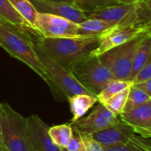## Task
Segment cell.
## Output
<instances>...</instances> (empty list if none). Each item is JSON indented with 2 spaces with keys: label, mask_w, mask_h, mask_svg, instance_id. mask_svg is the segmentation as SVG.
Here are the masks:
<instances>
[{
  "label": "cell",
  "mask_w": 151,
  "mask_h": 151,
  "mask_svg": "<svg viewBox=\"0 0 151 151\" xmlns=\"http://www.w3.org/2000/svg\"><path fill=\"white\" fill-rule=\"evenodd\" d=\"M52 59L68 68L72 63L91 54L99 37H42L36 42Z\"/></svg>",
  "instance_id": "cell-1"
},
{
  "label": "cell",
  "mask_w": 151,
  "mask_h": 151,
  "mask_svg": "<svg viewBox=\"0 0 151 151\" xmlns=\"http://www.w3.org/2000/svg\"><path fill=\"white\" fill-rule=\"evenodd\" d=\"M34 48L40 61L45 67L52 83L51 90L57 100H60L62 97L67 98L68 96L81 93L93 95L78 81L68 68L52 59L37 43L34 44Z\"/></svg>",
  "instance_id": "cell-2"
},
{
  "label": "cell",
  "mask_w": 151,
  "mask_h": 151,
  "mask_svg": "<svg viewBox=\"0 0 151 151\" xmlns=\"http://www.w3.org/2000/svg\"><path fill=\"white\" fill-rule=\"evenodd\" d=\"M0 117L5 151H33L27 132L26 117L8 103H1Z\"/></svg>",
  "instance_id": "cell-3"
},
{
  "label": "cell",
  "mask_w": 151,
  "mask_h": 151,
  "mask_svg": "<svg viewBox=\"0 0 151 151\" xmlns=\"http://www.w3.org/2000/svg\"><path fill=\"white\" fill-rule=\"evenodd\" d=\"M0 35L4 41L3 49L9 55L21 60L30 68L48 85L50 89H52V83L48 78L45 67L37 56L34 45L1 22H0Z\"/></svg>",
  "instance_id": "cell-4"
},
{
  "label": "cell",
  "mask_w": 151,
  "mask_h": 151,
  "mask_svg": "<svg viewBox=\"0 0 151 151\" xmlns=\"http://www.w3.org/2000/svg\"><path fill=\"white\" fill-rule=\"evenodd\" d=\"M68 69L78 81L93 95L97 96L112 79L113 75L98 56L88 55L72 63Z\"/></svg>",
  "instance_id": "cell-5"
},
{
  "label": "cell",
  "mask_w": 151,
  "mask_h": 151,
  "mask_svg": "<svg viewBox=\"0 0 151 151\" xmlns=\"http://www.w3.org/2000/svg\"><path fill=\"white\" fill-rule=\"evenodd\" d=\"M146 33L98 56L100 60L109 69L115 79L130 81L134 54Z\"/></svg>",
  "instance_id": "cell-6"
},
{
  "label": "cell",
  "mask_w": 151,
  "mask_h": 151,
  "mask_svg": "<svg viewBox=\"0 0 151 151\" xmlns=\"http://www.w3.org/2000/svg\"><path fill=\"white\" fill-rule=\"evenodd\" d=\"M146 32H147V28L141 24L116 25L99 37L98 45L91 54L99 56L103 52L124 45Z\"/></svg>",
  "instance_id": "cell-7"
},
{
  "label": "cell",
  "mask_w": 151,
  "mask_h": 151,
  "mask_svg": "<svg viewBox=\"0 0 151 151\" xmlns=\"http://www.w3.org/2000/svg\"><path fill=\"white\" fill-rule=\"evenodd\" d=\"M36 28L43 37H78V23L61 16L38 12Z\"/></svg>",
  "instance_id": "cell-8"
},
{
  "label": "cell",
  "mask_w": 151,
  "mask_h": 151,
  "mask_svg": "<svg viewBox=\"0 0 151 151\" xmlns=\"http://www.w3.org/2000/svg\"><path fill=\"white\" fill-rule=\"evenodd\" d=\"M0 22L16 31L33 45L43 37V36L13 7L8 0H0Z\"/></svg>",
  "instance_id": "cell-9"
},
{
  "label": "cell",
  "mask_w": 151,
  "mask_h": 151,
  "mask_svg": "<svg viewBox=\"0 0 151 151\" xmlns=\"http://www.w3.org/2000/svg\"><path fill=\"white\" fill-rule=\"evenodd\" d=\"M119 116L109 110L102 103L99 102L93 110L86 116H83L74 123H70L73 130L80 133L93 134L115 123Z\"/></svg>",
  "instance_id": "cell-10"
},
{
  "label": "cell",
  "mask_w": 151,
  "mask_h": 151,
  "mask_svg": "<svg viewBox=\"0 0 151 151\" xmlns=\"http://www.w3.org/2000/svg\"><path fill=\"white\" fill-rule=\"evenodd\" d=\"M137 5L116 4L105 8L87 12L86 14L87 18L102 20L112 25L139 24Z\"/></svg>",
  "instance_id": "cell-11"
},
{
  "label": "cell",
  "mask_w": 151,
  "mask_h": 151,
  "mask_svg": "<svg viewBox=\"0 0 151 151\" xmlns=\"http://www.w3.org/2000/svg\"><path fill=\"white\" fill-rule=\"evenodd\" d=\"M27 119V132L33 151H61L49 135V126L37 116L32 115Z\"/></svg>",
  "instance_id": "cell-12"
},
{
  "label": "cell",
  "mask_w": 151,
  "mask_h": 151,
  "mask_svg": "<svg viewBox=\"0 0 151 151\" xmlns=\"http://www.w3.org/2000/svg\"><path fill=\"white\" fill-rule=\"evenodd\" d=\"M30 2L39 13L61 16L76 23H81L87 19L86 13L70 1L30 0Z\"/></svg>",
  "instance_id": "cell-13"
},
{
  "label": "cell",
  "mask_w": 151,
  "mask_h": 151,
  "mask_svg": "<svg viewBox=\"0 0 151 151\" xmlns=\"http://www.w3.org/2000/svg\"><path fill=\"white\" fill-rule=\"evenodd\" d=\"M135 134L134 130L119 117L112 124L91 135L104 147H108L125 143Z\"/></svg>",
  "instance_id": "cell-14"
},
{
  "label": "cell",
  "mask_w": 151,
  "mask_h": 151,
  "mask_svg": "<svg viewBox=\"0 0 151 151\" xmlns=\"http://www.w3.org/2000/svg\"><path fill=\"white\" fill-rule=\"evenodd\" d=\"M119 117L136 133L151 137V100L135 109L124 111Z\"/></svg>",
  "instance_id": "cell-15"
},
{
  "label": "cell",
  "mask_w": 151,
  "mask_h": 151,
  "mask_svg": "<svg viewBox=\"0 0 151 151\" xmlns=\"http://www.w3.org/2000/svg\"><path fill=\"white\" fill-rule=\"evenodd\" d=\"M69 104L70 112L72 113V119L70 123H74L83 117L90 109H92L97 102L98 99L94 95L81 93L67 97Z\"/></svg>",
  "instance_id": "cell-16"
},
{
  "label": "cell",
  "mask_w": 151,
  "mask_h": 151,
  "mask_svg": "<svg viewBox=\"0 0 151 151\" xmlns=\"http://www.w3.org/2000/svg\"><path fill=\"white\" fill-rule=\"evenodd\" d=\"M150 57H151V33L147 32L143 36L134 54L131 78H130L131 82L137 75V73L145 66V64L147 62Z\"/></svg>",
  "instance_id": "cell-17"
},
{
  "label": "cell",
  "mask_w": 151,
  "mask_h": 151,
  "mask_svg": "<svg viewBox=\"0 0 151 151\" xmlns=\"http://www.w3.org/2000/svg\"><path fill=\"white\" fill-rule=\"evenodd\" d=\"M116 25H112L102 20L87 18L81 23H78V37H100L109 29Z\"/></svg>",
  "instance_id": "cell-18"
},
{
  "label": "cell",
  "mask_w": 151,
  "mask_h": 151,
  "mask_svg": "<svg viewBox=\"0 0 151 151\" xmlns=\"http://www.w3.org/2000/svg\"><path fill=\"white\" fill-rule=\"evenodd\" d=\"M104 151H151V137L136 133L125 143L104 147Z\"/></svg>",
  "instance_id": "cell-19"
},
{
  "label": "cell",
  "mask_w": 151,
  "mask_h": 151,
  "mask_svg": "<svg viewBox=\"0 0 151 151\" xmlns=\"http://www.w3.org/2000/svg\"><path fill=\"white\" fill-rule=\"evenodd\" d=\"M49 135L52 141L61 149L66 148L73 137V128L70 124H63L49 127Z\"/></svg>",
  "instance_id": "cell-20"
},
{
  "label": "cell",
  "mask_w": 151,
  "mask_h": 151,
  "mask_svg": "<svg viewBox=\"0 0 151 151\" xmlns=\"http://www.w3.org/2000/svg\"><path fill=\"white\" fill-rule=\"evenodd\" d=\"M13 7L34 28H36V21L37 11L30 2V0H8ZM38 31V30H37ZM39 32V31H38Z\"/></svg>",
  "instance_id": "cell-21"
},
{
  "label": "cell",
  "mask_w": 151,
  "mask_h": 151,
  "mask_svg": "<svg viewBox=\"0 0 151 151\" xmlns=\"http://www.w3.org/2000/svg\"><path fill=\"white\" fill-rule=\"evenodd\" d=\"M131 85H132V82L130 81H124V80L115 79V78L110 80L104 86V88L101 91V93L96 96L98 99V102L103 103L105 101H107L110 97L130 87Z\"/></svg>",
  "instance_id": "cell-22"
},
{
  "label": "cell",
  "mask_w": 151,
  "mask_h": 151,
  "mask_svg": "<svg viewBox=\"0 0 151 151\" xmlns=\"http://www.w3.org/2000/svg\"><path fill=\"white\" fill-rule=\"evenodd\" d=\"M151 100V98L138 86L132 84L129 88V93L127 97V101L124 107V111H127L132 109H135L142 104L146 103Z\"/></svg>",
  "instance_id": "cell-23"
},
{
  "label": "cell",
  "mask_w": 151,
  "mask_h": 151,
  "mask_svg": "<svg viewBox=\"0 0 151 151\" xmlns=\"http://www.w3.org/2000/svg\"><path fill=\"white\" fill-rule=\"evenodd\" d=\"M129 88L130 87L115 94L114 96H112L109 99H108L107 101H105L102 104L115 115L120 116L124 110V107H125L128 93H129Z\"/></svg>",
  "instance_id": "cell-24"
},
{
  "label": "cell",
  "mask_w": 151,
  "mask_h": 151,
  "mask_svg": "<svg viewBox=\"0 0 151 151\" xmlns=\"http://www.w3.org/2000/svg\"><path fill=\"white\" fill-rule=\"evenodd\" d=\"M71 2L85 13L118 4L117 0H71Z\"/></svg>",
  "instance_id": "cell-25"
},
{
  "label": "cell",
  "mask_w": 151,
  "mask_h": 151,
  "mask_svg": "<svg viewBox=\"0 0 151 151\" xmlns=\"http://www.w3.org/2000/svg\"><path fill=\"white\" fill-rule=\"evenodd\" d=\"M138 23L145 26L151 33V0H142L137 5Z\"/></svg>",
  "instance_id": "cell-26"
},
{
  "label": "cell",
  "mask_w": 151,
  "mask_h": 151,
  "mask_svg": "<svg viewBox=\"0 0 151 151\" xmlns=\"http://www.w3.org/2000/svg\"><path fill=\"white\" fill-rule=\"evenodd\" d=\"M65 149L67 151H86L85 143L79 132L73 130V137Z\"/></svg>",
  "instance_id": "cell-27"
},
{
  "label": "cell",
  "mask_w": 151,
  "mask_h": 151,
  "mask_svg": "<svg viewBox=\"0 0 151 151\" xmlns=\"http://www.w3.org/2000/svg\"><path fill=\"white\" fill-rule=\"evenodd\" d=\"M79 134L81 135V138L85 143L86 151H104V147L96 139H94L91 134H85L80 132Z\"/></svg>",
  "instance_id": "cell-28"
},
{
  "label": "cell",
  "mask_w": 151,
  "mask_h": 151,
  "mask_svg": "<svg viewBox=\"0 0 151 151\" xmlns=\"http://www.w3.org/2000/svg\"><path fill=\"white\" fill-rule=\"evenodd\" d=\"M149 78H151V57L147 60V62L145 64V66L137 73V75L133 78V79L132 80V84L140 83V82H143V81L149 79Z\"/></svg>",
  "instance_id": "cell-29"
},
{
  "label": "cell",
  "mask_w": 151,
  "mask_h": 151,
  "mask_svg": "<svg viewBox=\"0 0 151 151\" xmlns=\"http://www.w3.org/2000/svg\"><path fill=\"white\" fill-rule=\"evenodd\" d=\"M136 86H138L139 87H140L150 98H151V78L149 79H147L143 82H140V83H136L134 84Z\"/></svg>",
  "instance_id": "cell-30"
},
{
  "label": "cell",
  "mask_w": 151,
  "mask_h": 151,
  "mask_svg": "<svg viewBox=\"0 0 151 151\" xmlns=\"http://www.w3.org/2000/svg\"><path fill=\"white\" fill-rule=\"evenodd\" d=\"M142 0H117L118 4H125V5H137L139 4Z\"/></svg>",
  "instance_id": "cell-31"
},
{
  "label": "cell",
  "mask_w": 151,
  "mask_h": 151,
  "mask_svg": "<svg viewBox=\"0 0 151 151\" xmlns=\"http://www.w3.org/2000/svg\"><path fill=\"white\" fill-rule=\"evenodd\" d=\"M0 110H1V102H0ZM0 146H1L4 148V147H3V141H2V135H1V117H0Z\"/></svg>",
  "instance_id": "cell-32"
},
{
  "label": "cell",
  "mask_w": 151,
  "mask_h": 151,
  "mask_svg": "<svg viewBox=\"0 0 151 151\" xmlns=\"http://www.w3.org/2000/svg\"><path fill=\"white\" fill-rule=\"evenodd\" d=\"M0 46H1L2 48L4 47V41H3V38L1 37V35H0Z\"/></svg>",
  "instance_id": "cell-33"
},
{
  "label": "cell",
  "mask_w": 151,
  "mask_h": 151,
  "mask_svg": "<svg viewBox=\"0 0 151 151\" xmlns=\"http://www.w3.org/2000/svg\"><path fill=\"white\" fill-rule=\"evenodd\" d=\"M51 1H70L71 2V0H51Z\"/></svg>",
  "instance_id": "cell-34"
},
{
  "label": "cell",
  "mask_w": 151,
  "mask_h": 151,
  "mask_svg": "<svg viewBox=\"0 0 151 151\" xmlns=\"http://www.w3.org/2000/svg\"><path fill=\"white\" fill-rule=\"evenodd\" d=\"M0 151H5V150H4V148H3L1 146H0Z\"/></svg>",
  "instance_id": "cell-35"
},
{
  "label": "cell",
  "mask_w": 151,
  "mask_h": 151,
  "mask_svg": "<svg viewBox=\"0 0 151 151\" xmlns=\"http://www.w3.org/2000/svg\"><path fill=\"white\" fill-rule=\"evenodd\" d=\"M61 151H67V150L65 148H63V149H61Z\"/></svg>",
  "instance_id": "cell-36"
}]
</instances>
